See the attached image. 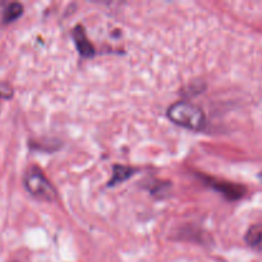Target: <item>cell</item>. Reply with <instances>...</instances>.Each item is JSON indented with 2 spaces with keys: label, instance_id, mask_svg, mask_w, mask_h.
I'll use <instances>...</instances> for the list:
<instances>
[{
  "label": "cell",
  "instance_id": "cell-8",
  "mask_svg": "<svg viewBox=\"0 0 262 262\" xmlns=\"http://www.w3.org/2000/svg\"><path fill=\"white\" fill-rule=\"evenodd\" d=\"M12 95H13V90L10 89L9 84H5V83L0 84V100L9 99Z\"/></svg>",
  "mask_w": 262,
  "mask_h": 262
},
{
  "label": "cell",
  "instance_id": "cell-5",
  "mask_svg": "<svg viewBox=\"0 0 262 262\" xmlns=\"http://www.w3.org/2000/svg\"><path fill=\"white\" fill-rule=\"evenodd\" d=\"M246 243L251 248L257 251H262V224L253 225L246 233Z\"/></svg>",
  "mask_w": 262,
  "mask_h": 262
},
{
  "label": "cell",
  "instance_id": "cell-3",
  "mask_svg": "<svg viewBox=\"0 0 262 262\" xmlns=\"http://www.w3.org/2000/svg\"><path fill=\"white\" fill-rule=\"evenodd\" d=\"M207 182H209V184L215 191L220 192L228 200H238L245 196L246 193V188L243 186H239V184L224 181H216V179H207Z\"/></svg>",
  "mask_w": 262,
  "mask_h": 262
},
{
  "label": "cell",
  "instance_id": "cell-1",
  "mask_svg": "<svg viewBox=\"0 0 262 262\" xmlns=\"http://www.w3.org/2000/svg\"><path fill=\"white\" fill-rule=\"evenodd\" d=\"M166 115L177 125L191 130H202L207 123L206 115L202 109L186 101H179L171 105Z\"/></svg>",
  "mask_w": 262,
  "mask_h": 262
},
{
  "label": "cell",
  "instance_id": "cell-7",
  "mask_svg": "<svg viewBox=\"0 0 262 262\" xmlns=\"http://www.w3.org/2000/svg\"><path fill=\"white\" fill-rule=\"evenodd\" d=\"M23 13V7L20 3H10L4 10V15H3V20L5 23H9L19 18Z\"/></svg>",
  "mask_w": 262,
  "mask_h": 262
},
{
  "label": "cell",
  "instance_id": "cell-9",
  "mask_svg": "<svg viewBox=\"0 0 262 262\" xmlns=\"http://www.w3.org/2000/svg\"><path fill=\"white\" fill-rule=\"evenodd\" d=\"M260 179H261V181H262V173L260 174Z\"/></svg>",
  "mask_w": 262,
  "mask_h": 262
},
{
  "label": "cell",
  "instance_id": "cell-2",
  "mask_svg": "<svg viewBox=\"0 0 262 262\" xmlns=\"http://www.w3.org/2000/svg\"><path fill=\"white\" fill-rule=\"evenodd\" d=\"M23 186L31 196L40 201L53 202L56 200V191L54 186L37 169L27 170L23 178Z\"/></svg>",
  "mask_w": 262,
  "mask_h": 262
},
{
  "label": "cell",
  "instance_id": "cell-6",
  "mask_svg": "<svg viewBox=\"0 0 262 262\" xmlns=\"http://www.w3.org/2000/svg\"><path fill=\"white\" fill-rule=\"evenodd\" d=\"M133 173H135V169L129 168V166L114 165V168H113V178L110 179L109 186L123 183L127 179H129L133 176Z\"/></svg>",
  "mask_w": 262,
  "mask_h": 262
},
{
  "label": "cell",
  "instance_id": "cell-4",
  "mask_svg": "<svg viewBox=\"0 0 262 262\" xmlns=\"http://www.w3.org/2000/svg\"><path fill=\"white\" fill-rule=\"evenodd\" d=\"M73 38L74 42H76L77 49H78V53L81 54L83 58H91V56L95 55L94 46H92V43L90 42L89 38H87L82 26H77V27L74 28Z\"/></svg>",
  "mask_w": 262,
  "mask_h": 262
}]
</instances>
